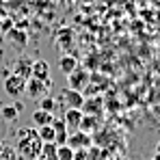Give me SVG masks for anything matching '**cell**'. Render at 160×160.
Instances as JSON below:
<instances>
[{
    "label": "cell",
    "instance_id": "obj_5",
    "mask_svg": "<svg viewBox=\"0 0 160 160\" xmlns=\"http://www.w3.org/2000/svg\"><path fill=\"white\" fill-rule=\"evenodd\" d=\"M67 145L72 149H89L93 145V136L82 132V130H74V132L69 134V138H67Z\"/></svg>",
    "mask_w": 160,
    "mask_h": 160
},
{
    "label": "cell",
    "instance_id": "obj_1",
    "mask_svg": "<svg viewBox=\"0 0 160 160\" xmlns=\"http://www.w3.org/2000/svg\"><path fill=\"white\" fill-rule=\"evenodd\" d=\"M41 147H43V143L39 141L37 130H24L15 143V154L22 160H37L41 154Z\"/></svg>",
    "mask_w": 160,
    "mask_h": 160
},
{
    "label": "cell",
    "instance_id": "obj_14",
    "mask_svg": "<svg viewBox=\"0 0 160 160\" xmlns=\"http://www.w3.org/2000/svg\"><path fill=\"white\" fill-rule=\"evenodd\" d=\"M98 123H100V119H98V117H93V115H82V121H80V128H78V130L91 134L95 128H98Z\"/></svg>",
    "mask_w": 160,
    "mask_h": 160
},
{
    "label": "cell",
    "instance_id": "obj_18",
    "mask_svg": "<svg viewBox=\"0 0 160 160\" xmlns=\"http://www.w3.org/2000/svg\"><path fill=\"white\" fill-rule=\"evenodd\" d=\"M37 136H39V141H41V143H54V130H52V126H41V128H37Z\"/></svg>",
    "mask_w": 160,
    "mask_h": 160
},
{
    "label": "cell",
    "instance_id": "obj_22",
    "mask_svg": "<svg viewBox=\"0 0 160 160\" xmlns=\"http://www.w3.org/2000/svg\"><path fill=\"white\" fill-rule=\"evenodd\" d=\"M0 160H15V152H11L7 145H0Z\"/></svg>",
    "mask_w": 160,
    "mask_h": 160
},
{
    "label": "cell",
    "instance_id": "obj_24",
    "mask_svg": "<svg viewBox=\"0 0 160 160\" xmlns=\"http://www.w3.org/2000/svg\"><path fill=\"white\" fill-rule=\"evenodd\" d=\"M156 154H160V143H158V147H156Z\"/></svg>",
    "mask_w": 160,
    "mask_h": 160
},
{
    "label": "cell",
    "instance_id": "obj_3",
    "mask_svg": "<svg viewBox=\"0 0 160 160\" xmlns=\"http://www.w3.org/2000/svg\"><path fill=\"white\" fill-rule=\"evenodd\" d=\"M24 87H26V78H22L18 74H9L4 78V93L11 98H20L24 93Z\"/></svg>",
    "mask_w": 160,
    "mask_h": 160
},
{
    "label": "cell",
    "instance_id": "obj_8",
    "mask_svg": "<svg viewBox=\"0 0 160 160\" xmlns=\"http://www.w3.org/2000/svg\"><path fill=\"white\" fill-rule=\"evenodd\" d=\"M67 126V130H78L80 128V121H82V110L80 108H65L63 117H61Z\"/></svg>",
    "mask_w": 160,
    "mask_h": 160
},
{
    "label": "cell",
    "instance_id": "obj_16",
    "mask_svg": "<svg viewBox=\"0 0 160 160\" xmlns=\"http://www.w3.org/2000/svg\"><path fill=\"white\" fill-rule=\"evenodd\" d=\"M39 108L41 110H46V112H56V108H58V100H54L50 95H43L41 100H39Z\"/></svg>",
    "mask_w": 160,
    "mask_h": 160
},
{
    "label": "cell",
    "instance_id": "obj_19",
    "mask_svg": "<svg viewBox=\"0 0 160 160\" xmlns=\"http://www.w3.org/2000/svg\"><path fill=\"white\" fill-rule=\"evenodd\" d=\"M56 158L58 160H72L74 158V149L69 145H56Z\"/></svg>",
    "mask_w": 160,
    "mask_h": 160
},
{
    "label": "cell",
    "instance_id": "obj_21",
    "mask_svg": "<svg viewBox=\"0 0 160 160\" xmlns=\"http://www.w3.org/2000/svg\"><path fill=\"white\" fill-rule=\"evenodd\" d=\"M11 37H13V41H15L18 46H24V43H26V35H24V32H20V30H13V28H11L9 39H11Z\"/></svg>",
    "mask_w": 160,
    "mask_h": 160
},
{
    "label": "cell",
    "instance_id": "obj_20",
    "mask_svg": "<svg viewBox=\"0 0 160 160\" xmlns=\"http://www.w3.org/2000/svg\"><path fill=\"white\" fill-rule=\"evenodd\" d=\"M50 126H52L54 134H58V132H69V130H67V126H65V121H63L61 117H54V121L50 123Z\"/></svg>",
    "mask_w": 160,
    "mask_h": 160
},
{
    "label": "cell",
    "instance_id": "obj_4",
    "mask_svg": "<svg viewBox=\"0 0 160 160\" xmlns=\"http://www.w3.org/2000/svg\"><path fill=\"white\" fill-rule=\"evenodd\" d=\"M80 110H82V115L100 117V115L104 112V98H102V95H89V98H84Z\"/></svg>",
    "mask_w": 160,
    "mask_h": 160
},
{
    "label": "cell",
    "instance_id": "obj_12",
    "mask_svg": "<svg viewBox=\"0 0 160 160\" xmlns=\"http://www.w3.org/2000/svg\"><path fill=\"white\" fill-rule=\"evenodd\" d=\"M56 41H58V46H61L63 50L72 48V43H74V30H72V28H61L58 35H56Z\"/></svg>",
    "mask_w": 160,
    "mask_h": 160
},
{
    "label": "cell",
    "instance_id": "obj_11",
    "mask_svg": "<svg viewBox=\"0 0 160 160\" xmlns=\"http://www.w3.org/2000/svg\"><path fill=\"white\" fill-rule=\"evenodd\" d=\"M30 119H32V123L37 126V128H41V126H50L54 121V115L52 112H46V110H41V108H37L32 115H30Z\"/></svg>",
    "mask_w": 160,
    "mask_h": 160
},
{
    "label": "cell",
    "instance_id": "obj_7",
    "mask_svg": "<svg viewBox=\"0 0 160 160\" xmlns=\"http://www.w3.org/2000/svg\"><path fill=\"white\" fill-rule=\"evenodd\" d=\"M82 102H84V95H82L80 91L69 89V87L63 91V95H61V100H58V104H65V108H80Z\"/></svg>",
    "mask_w": 160,
    "mask_h": 160
},
{
    "label": "cell",
    "instance_id": "obj_23",
    "mask_svg": "<svg viewBox=\"0 0 160 160\" xmlns=\"http://www.w3.org/2000/svg\"><path fill=\"white\" fill-rule=\"evenodd\" d=\"M87 152L89 149H74V158L72 160H89L87 158Z\"/></svg>",
    "mask_w": 160,
    "mask_h": 160
},
{
    "label": "cell",
    "instance_id": "obj_9",
    "mask_svg": "<svg viewBox=\"0 0 160 160\" xmlns=\"http://www.w3.org/2000/svg\"><path fill=\"white\" fill-rule=\"evenodd\" d=\"M76 67H80V63H78V56H74V54H69V52H65V54H61L58 56V69L67 76V74H72Z\"/></svg>",
    "mask_w": 160,
    "mask_h": 160
},
{
    "label": "cell",
    "instance_id": "obj_10",
    "mask_svg": "<svg viewBox=\"0 0 160 160\" xmlns=\"http://www.w3.org/2000/svg\"><path fill=\"white\" fill-rule=\"evenodd\" d=\"M30 76L37 80H48L50 78V65H48V61H43V58H39V61H32V67H30Z\"/></svg>",
    "mask_w": 160,
    "mask_h": 160
},
{
    "label": "cell",
    "instance_id": "obj_13",
    "mask_svg": "<svg viewBox=\"0 0 160 160\" xmlns=\"http://www.w3.org/2000/svg\"><path fill=\"white\" fill-rule=\"evenodd\" d=\"M20 110L22 108L18 106V104H13V106H2L0 108V117L4 119V121H18V117H20Z\"/></svg>",
    "mask_w": 160,
    "mask_h": 160
},
{
    "label": "cell",
    "instance_id": "obj_2",
    "mask_svg": "<svg viewBox=\"0 0 160 160\" xmlns=\"http://www.w3.org/2000/svg\"><path fill=\"white\" fill-rule=\"evenodd\" d=\"M89 82H91V72H87V69H82V67H76L72 74H67V84H69V89H74V91H84L87 87H89Z\"/></svg>",
    "mask_w": 160,
    "mask_h": 160
},
{
    "label": "cell",
    "instance_id": "obj_17",
    "mask_svg": "<svg viewBox=\"0 0 160 160\" xmlns=\"http://www.w3.org/2000/svg\"><path fill=\"white\" fill-rule=\"evenodd\" d=\"M37 160H58L56 158V145H54V143H43L41 154H39Z\"/></svg>",
    "mask_w": 160,
    "mask_h": 160
},
{
    "label": "cell",
    "instance_id": "obj_6",
    "mask_svg": "<svg viewBox=\"0 0 160 160\" xmlns=\"http://www.w3.org/2000/svg\"><path fill=\"white\" fill-rule=\"evenodd\" d=\"M24 93H26L28 98H35V100H39V98H43V95H48V89H46V82H41V80L37 78H26V87H24Z\"/></svg>",
    "mask_w": 160,
    "mask_h": 160
},
{
    "label": "cell",
    "instance_id": "obj_15",
    "mask_svg": "<svg viewBox=\"0 0 160 160\" xmlns=\"http://www.w3.org/2000/svg\"><path fill=\"white\" fill-rule=\"evenodd\" d=\"M30 67H32V61H26V58H20L13 67V74L22 76V78H30Z\"/></svg>",
    "mask_w": 160,
    "mask_h": 160
}]
</instances>
